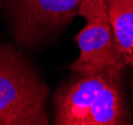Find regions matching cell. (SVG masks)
I'll return each instance as SVG.
<instances>
[{
  "label": "cell",
  "instance_id": "obj_1",
  "mask_svg": "<svg viewBox=\"0 0 133 125\" xmlns=\"http://www.w3.org/2000/svg\"><path fill=\"white\" fill-rule=\"evenodd\" d=\"M125 68L95 74L71 73L53 96L56 125H129L131 111L124 92Z\"/></svg>",
  "mask_w": 133,
  "mask_h": 125
},
{
  "label": "cell",
  "instance_id": "obj_2",
  "mask_svg": "<svg viewBox=\"0 0 133 125\" xmlns=\"http://www.w3.org/2000/svg\"><path fill=\"white\" fill-rule=\"evenodd\" d=\"M49 87L16 45L0 42V125H48Z\"/></svg>",
  "mask_w": 133,
  "mask_h": 125
},
{
  "label": "cell",
  "instance_id": "obj_3",
  "mask_svg": "<svg viewBox=\"0 0 133 125\" xmlns=\"http://www.w3.org/2000/svg\"><path fill=\"white\" fill-rule=\"evenodd\" d=\"M83 0H2L1 8L15 45L43 50L58 41L76 16Z\"/></svg>",
  "mask_w": 133,
  "mask_h": 125
},
{
  "label": "cell",
  "instance_id": "obj_4",
  "mask_svg": "<svg viewBox=\"0 0 133 125\" xmlns=\"http://www.w3.org/2000/svg\"><path fill=\"white\" fill-rule=\"evenodd\" d=\"M78 15L87 24L75 36L79 56L66 66L75 74H95L126 68L111 28L105 0H83Z\"/></svg>",
  "mask_w": 133,
  "mask_h": 125
},
{
  "label": "cell",
  "instance_id": "obj_5",
  "mask_svg": "<svg viewBox=\"0 0 133 125\" xmlns=\"http://www.w3.org/2000/svg\"><path fill=\"white\" fill-rule=\"evenodd\" d=\"M118 50L127 67L133 69V0H105Z\"/></svg>",
  "mask_w": 133,
  "mask_h": 125
},
{
  "label": "cell",
  "instance_id": "obj_6",
  "mask_svg": "<svg viewBox=\"0 0 133 125\" xmlns=\"http://www.w3.org/2000/svg\"><path fill=\"white\" fill-rule=\"evenodd\" d=\"M131 89H132V94H133V74H132V79H131Z\"/></svg>",
  "mask_w": 133,
  "mask_h": 125
},
{
  "label": "cell",
  "instance_id": "obj_7",
  "mask_svg": "<svg viewBox=\"0 0 133 125\" xmlns=\"http://www.w3.org/2000/svg\"><path fill=\"white\" fill-rule=\"evenodd\" d=\"M1 5H2V0H0V8H1Z\"/></svg>",
  "mask_w": 133,
  "mask_h": 125
}]
</instances>
